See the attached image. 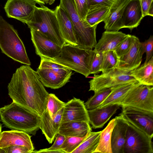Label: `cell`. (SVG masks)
<instances>
[{
  "mask_svg": "<svg viewBox=\"0 0 153 153\" xmlns=\"http://www.w3.org/2000/svg\"><path fill=\"white\" fill-rule=\"evenodd\" d=\"M8 94L14 101L40 117L46 109L49 93L36 71L27 65L18 68L9 83Z\"/></svg>",
  "mask_w": 153,
  "mask_h": 153,
  "instance_id": "obj_1",
  "label": "cell"
},
{
  "mask_svg": "<svg viewBox=\"0 0 153 153\" xmlns=\"http://www.w3.org/2000/svg\"><path fill=\"white\" fill-rule=\"evenodd\" d=\"M0 119L11 130L35 135L40 128L41 117L34 111L14 101L0 108Z\"/></svg>",
  "mask_w": 153,
  "mask_h": 153,
  "instance_id": "obj_2",
  "label": "cell"
},
{
  "mask_svg": "<svg viewBox=\"0 0 153 153\" xmlns=\"http://www.w3.org/2000/svg\"><path fill=\"white\" fill-rule=\"evenodd\" d=\"M94 51L65 43L59 54L53 59L56 63L87 77L90 74L91 61Z\"/></svg>",
  "mask_w": 153,
  "mask_h": 153,
  "instance_id": "obj_3",
  "label": "cell"
},
{
  "mask_svg": "<svg viewBox=\"0 0 153 153\" xmlns=\"http://www.w3.org/2000/svg\"><path fill=\"white\" fill-rule=\"evenodd\" d=\"M26 24L30 30L38 31L61 47L66 43L54 10L44 5L36 7L32 17Z\"/></svg>",
  "mask_w": 153,
  "mask_h": 153,
  "instance_id": "obj_4",
  "label": "cell"
},
{
  "mask_svg": "<svg viewBox=\"0 0 153 153\" xmlns=\"http://www.w3.org/2000/svg\"><path fill=\"white\" fill-rule=\"evenodd\" d=\"M0 48L3 53L15 61L31 65L25 45L17 31L1 16Z\"/></svg>",
  "mask_w": 153,
  "mask_h": 153,
  "instance_id": "obj_5",
  "label": "cell"
},
{
  "mask_svg": "<svg viewBox=\"0 0 153 153\" xmlns=\"http://www.w3.org/2000/svg\"><path fill=\"white\" fill-rule=\"evenodd\" d=\"M59 5L68 13L72 23L76 46L92 49L97 43L96 28L97 25L90 26L79 15L74 0H60Z\"/></svg>",
  "mask_w": 153,
  "mask_h": 153,
  "instance_id": "obj_6",
  "label": "cell"
},
{
  "mask_svg": "<svg viewBox=\"0 0 153 153\" xmlns=\"http://www.w3.org/2000/svg\"><path fill=\"white\" fill-rule=\"evenodd\" d=\"M40 58V64L36 71L45 87L57 89L69 81L72 75L71 70L49 58Z\"/></svg>",
  "mask_w": 153,
  "mask_h": 153,
  "instance_id": "obj_7",
  "label": "cell"
},
{
  "mask_svg": "<svg viewBox=\"0 0 153 153\" xmlns=\"http://www.w3.org/2000/svg\"><path fill=\"white\" fill-rule=\"evenodd\" d=\"M126 121L128 126L123 153H153L152 138Z\"/></svg>",
  "mask_w": 153,
  "mask_h": 153,
  "instance_id": "obj_8",
  "label": "cell"
},
{
  "mask_svg": "<svg viewBox=\"0 0 153 153\" xmlns=\"http://www.w3.org/2000/svg\"><path fill=\"white\" fill-rule=\"evenodd\" d=\"M94 75L93 78L89 82V91H93L94 93L120 84L137 81L130 75L129 72L117 69L100 75Z\"/></svg>",
  "mask_w": 153,
  "mask_h": 153,
  "instance_id": "obj_9",
  "label": "cell"
},
{
  "mask_svg": "<svg viewBox=\"0 0 153 153\" xmlns=\"http://www.w3.org/2000/svg\"><path fill=\"white\" fill-rule=\"evenodd\" d=\"M153 112V87L140 84L131 89L121 104Z\"/></svg>",
  "mask_w": 153,
  "mask_h": 153,
  "instance_id": "obj_10",
  "label": "cell"
},
{
  "mask_svg": "<svg viewBox=\"0 0 153 153\" xmlns=\"http://www.w3.org/2000/svg\"><path fill=\"white\" fill-rule=\"evenodd\" d=\"M120 114L137 128L150 137L153 136V112L126 106H121Z\"/></svg>",
  "mask_w": 153,
  "mask_h": 153,
  "instance_id": "obj_11",
  "label": "cell"
},
{
  "mask_svg": "<svg viewBox=\"0 0 153 153\" xmlns=\"http://www.w3.org/2000/svg\"><path fill=\"white\" fill-rule=\"evenodd\" d=\"M36 3L34 0H7L4 8L8 17L26 24L32 17Z\"/></svg>",
  "mask_w": 153,
  "mask_h": 153,
  "instance_id": "obj_12",
  "label": "cell"
},
{
  "mask_svg": "<svg viewBox=\"0 0 153 153\" xmlns=\"http://www.w3.org/2000/svg\"><path fill=\"white\" fill-rule=\"evenodd\" d=\"M30 30L31 39L37 55L51 59L59 55L61 47L38 31L33 29Z\"/></svg>",
  "mask_w": 153,
  "mask_h": 153,
  "instance_id": "obj_13",
  "label": "cell"
},
{
  "mask_svg": "<svg viewBox=\"0 0 153 153\" xmlns=\"http://www.w3.org/2000/svg\"><path fill=\"white\" fill-rule=\"evenodd\" d=\"M144 53L142 43L136 37L128 51L118 59L116 69L129 72L139 67Z\"/></svg>",
  "mask_w": 153,
  "mask_h": 153,
  "instance_id": "obj_14",
  "label": "cell"
},
{
  "mask_svg": "<svg viewBox=\"0 0 153 153\" xmlns=\"http://www.w3.org/2000/svg\"><path fill=\"white\" fill-rule=\"evenodd\" d=\"M71 121H84L89 123L88 110L83 101L74 98L65 103L61 123Z\"/></svg>",
  "mask_w": 153,
  "mask_h": 153,
  "instance_id": "obj_15",
  "label": "cell"
},
{
  "mask_svg": "<svg viewBox=\"0 0 153 153\" xmlns=\"http://www.w3.org/2000/svg\"><path fill=\"white\" fill-rule=\"evenodd\" d=\"M130 0H114L104 21L105 31H118L124 28L122 16L124 8Z\"/></svg>",
  "mask_w": 153,
  "mask_h": 153,
  "instance_id": "obj_16",
  "label": "cell"
},
{
  "mask_svg": "<svg viewBox=\"0 0 153 153\" xmlns=\"http://www.w3.org/2000/svg\"><path fill=\"white\" fill-rule=\"evenodd\" d=\"M13 145H20L27 147L32 153L34 147L28 134L15 130L4 131L0 134V148Z\"/></svg>",
  "mask_w": 153,
  "mask_h": 153,
  "instance_id": "obj_17",
  "label": "cell"
},
{
  "mask_svg": "<svg viewBox=\"0 0 153 153\" xmlns=\"http://www.w3.org/2000/svg\"><path fill=\"white\" fill-rule=\"evenodd\" d=\"M63 108L53 117L45 110L41 116L40 129L49 143L53 142L59 131L60 124Z\"/></svg>",
  "mask_w": 153,
  "mask_h": 153,
  "instance_id": "obj_18",
  "label": "cell"
},
{
  "mask_svg": "<svg viewBox=\"0 0 153 153\" xmlns=\"http://www.w3.org/2000/svg\"><path fill=\"white\" fill-rule=\"evenodd\" d=\"M143 18L140 0H130L125 6L122 16L124 28L131 31L139 25Z\"/></svg>",
  "mask_w": 153,
  "mask_h": 153,
  "instance_id": "obj_19",
  "label": "cell"
},
{
  "mask_svg": "<svg viewBox=\"0 0 153 153\" xmlns=\"http://www.w3.org/2000/svg\"><path fill=\"white\" fill-rule=\"evenodd\" d=\"M120 107V105L116 104L88 110L89 123L92 128H102Z\"/></svg>",
  "mask_w": 153,
  "mask_h": 153,
  "instance_id": "obj_20",
  "label": "cell"
},
{
  "mask_svg": "<svg viewBox=\"0 0 153 153\" xmlns=\"http://www.w3.org/2000/svg\"><path fill=\"white\" fill-rule=\"evenodd\" d=\"M115 118L116 122L111 136L112 153H123L128 124L126 120L120 114Z\"/></svg>",
  "mask_w": 153,
  "mask_h": 153,
  "instance_id": "obj_21",
  "label": "cell"
},
{
  "mask_svg": "<svg viewBox=\"0 0 153 153\" xmlns=\"http://www.w3.org/2000/svg\"><path fill=\"white\" fill-rule=\"evenodd\" d=\"M127 35L121 31L105 30L96 43L94 50L101 53L114 51Z\"/></svg>",
  "mask_w": 153,
  "mask_h": 153,
  "instance_id": "obj_22",
  "label": "cell"
},
{
  "mask_svg": "<svg viewBox=\"0 0 153 153\" xmlns=\"http://www.w3.org/2000/svg\"><path fill=\"white\" fill-rule=\"evenodd\" d=\"M56 15L61 32L66 43L77 46L73 25L67 12L59 5L54 10Z\"/></svg>",
  "mask_w": 153,
  "mask_h": 153,
  "instance_id": "obj_23",
  "label": "cell"
},
{
  "mask_svg": "<svg viewBox=\"0 0 153 153\" xmlns=\"http://www.w3.org/2000/svg\"><path fill=\"white\" fill-rule=\"evenodd\" d=\"M140 84L137 81H136L120 84L110 88L111 91L110 94L97 108L116 104L121 106L130 91Z\"/></svg>",
  "mask_w": 153,
  "mask_h": 153,
  "instance_id": "obj_24",
  "label": "cell"
},
{
  "mask_svg": "<svg viewBox=\"0 0 153 153\" xmlns=\"http://www.w3.org/2000/svg\"><path fill=\"white\" fill-rule=\"evenodd\" d=\"M91 131L89 123L84 121H71L61 123L58 133L65 137H82Z\"/></svg>",
  "mask_w": 153,
  "mask_h": 153,
  "instance_id": "obj_25",
  "label": "cell"
},
{
  "mask_svg": "<svg viewBox=\"0 0 153 153\" xmlns=\"http://www.w3.org/2000/svg\"><path fill=\"white\" fill-rule=\"evenodd\" d=\"M130 75L141 85H153V56L146 63L129 72Z\"/></svg>",
  "mask_w": 153,
  "mask_h": 153,
  "instance_id": "obj_26",
  "label": "cell"
},
{
  "mask_svg": "<svg viewBox=\"0 0 153 153\" xmlns=\"http://www.w3.org/2000/svg\"><path fill=\"white\" fill-rule=\"evenodd\" d=\"M116 122V119L115 117L111 120L105 128L101 131L99 143L94 153H112L111 136Z\"/></svg>",
  "mask_w": 153,
  "mask_h": 153,
  "instance_id": "obj_27",
  "label": "cell"
},
{
  "mask_svg": "<svg viewBox=\"0 0 153 153\" xmlns=\"http://www.w3.org/2000/svg\"><path fill=\"white\" fill-rule=\"evenodd\" d=\"M110 7L96 5L89 7L85 20L91 26L104 22L109 13Z\"/></svg>",
  "mask_w": 153,
  "mask_h": 153,
  "instance_id": "obj_28",
  "label": "cell"
},
{
  "mask_svg": "<svg viewBox=\"0 0 153 153\" xmlns=\"http://www.w3.org/2000/svg\"><path fill=\"white\" fill-rule=\"evenodd\" d=\"M101 131H91L72 153H94L98 145Z\"/></svg>",
  "mask_w": 153,
  "mask_h": 153,
  "instance_id": "obj_29",
  "label": "cell"
},
{
  "mask_svg": "<svg viewBox=\"0 0 153 153\" xmlns=\"http://www.w3.org/2000/svg\"><path fill=\"white\" fill-rule=\"evenodd\" d=\"M102 53L101 68L102 73H105L116 69L119 58L114 51H106Z\"/></svg>",
  "mask_w": 153,
  "mask_h": 153,
  "instance_id": "obj_30",
  "label": "cell"
},
{
  "mask_svg": "<svg viewBox=\"0 0 153 153\" xmlns=\"http://www.w3.org/2000/svg\"><path fill=\"white\" fill-rule=\"evenodd\" d=\"M111 91V89L110 88L104 89L94 92V94L85 103L87 110L97 108L107 98Z\"/></svg>",
  "mask_w": 153,
  "mask_h": 153,
  "instance_id": "obj_31",
  "label": "cell"
},
{
  "mask_svg": "<svg viewBox=\"0 0 153 153\" xmlns=\"http://www.w3.org/2000/svg\"><path fill=\"white\" fill-rule=\"evenodd\" d=\"M65 102L60 100L54 94H49L47 102L46 109L50 115L53 118L63 107Z\"/></svg>",
  "mask_w": 153,
  "mask_h": 153,
  "instance_id": "obj_32",
  "label": "cell"
},
{
  "mask_svg": "<svg viewBox=\"0 0 153 153\" xmlns=\"http://www.w3.org/2000/svg\"><path fill=\"white\" fill-rule=\"evenodd\" d=\"M87 134L82 137H65V140L60 149H62L65 153H72L82 143Z\"/></svg>",
  "mask_w": 153,
  "mask_h": 153,
  "instance_id": "obj_33",
  "label": "cell"
},
{
  "mask_svg": "<svg viewBox=\"0 0 153 153\" xmlns=\"http://www.w3.org/2000/svg\"><path fill=\"white\" fill-rule=\"evenodd\" d=\"M136 37L134 35L128 34L127 36L114 51L118 58L128 51L134 42Z\"/></svg>",
  "mask_w": 153,
  "mask_h": 153,
  "instance_id": "obj_34",
  "label": "cell"
},
{
  "mask_svg": "<svg viewBox=\"0 0 153 153\" xmlns=\"http://www.w3.org/2000/svg\"><path fill=\"white\" fill-rule=\"evenodd\" d=\"M102 58V53L96 52L94 51L91 64L90 74H97L101 72Z\"/></svg>",
  "mask_w": 153,
  "mask_h": 153,
  "instance_id": "obj_35",
  "label": "cell"
},
{
  "mask_svg": "<svg viewBox=\"0 0 153 153\" xmlns=\"http://www.w3.org/2000/svg\"><path fill=\"white\" fill-rule=\"evenodd\" d=\"M78 14L82 19L85 20L89 9L88 0H74Z\"/></svg>",
  "mask_w": 153,
  "mask_h": 153,
  "instance_id": "obj_36",
  "label": "cell"
},
{
  "mask_svg": "<svg viewBox=\"0 0 153 153\" xmlns=\"http://www.w3.org/2000/svg\"><path fill=\"white\" fill-rule=\"evenodd\" d=\"M144 52L146 53L144 63H147L153 56V36L151 35L148 39L141 42Z\"/></svg>",
  "mask_w": 153,
  "mask_h": 153,
  "instance_id": "obj_37",
  "label": "cell"
},
{
  "mask_svg": "<svg viewBox=\"0 0 153 153\" xmlns=\"http://www.w3.org/2000/svg\"><path fill=\"white\" fill-rule=\"evenodd\" d=\"M31 153L26 147L20 145H13L0 148V153Z\"/></svg>",
  "mask_w": 153,
  "mask_h": 153,
  "instance_id": "obj_38",
  "label": "cell"
},
{
  "mask_svg": "<svg viewBox=\"0 0 153 153\" xmlns=\"http://www.w3.org/2000/svg\"><path fill=\"white\" fill-rule=\"evenodd\" d=\"M55 138V140L52 145L50 147L48 148L51 150H58L60 149L65 139V137L62 134L57 133Z\"/></svg>",
  "mask_w": 153,
  "mask_h": 153,
  "instance_id": "obj_39",
  "label": "cell"
},
{
  "mask_svg": "<svg viewBox=\"0 0 153 153\" xmlns=\"http://www.w3.org/2000/svg\"><path fill=\"white\" fill-rule=\"evenodd\" d=\"M89 7L96 5H100L110 7L114 0H88Z\"/></svg>",
  "mask_w": 153,
  "mask_h": 153,
  "instance_id": "obj_40",
  "label": "cell"
},
{
  "mask_svg": "<svg viewBox=\"0 0 153 153\" xmlns=\"http://www.w3.org/2000/svg\"><path fill=\"white\" fill-rule=\"evenodd\" d=\"M143 17L148 16V11L153 0H140Z\"/></svg>",
  "mask_w": 153,
  "mask_h": 153,
  "instance_id": "obj_41",
  "label": "cell"
},
{
  "mask_svg": "<svg viewBox=\"0 0 153 153\" xmlns=\"http://www.w3.org/2000/svg\"><path fill=\"white\" fill-rule=\"evenodd\" d=\"M32 153H65V152L62 149L51 150L48 148L41 149L38 151H33Z\"/></svg>",
  "mask_w": 153,
  "mask_h": 153,
  "instance_id": "obj_42",
  "label": "cell"
},
{
  "mask_svg": "<svg viewBox=\"0 0 153 153\" xmlns=\"http://www.w3.org/2000/svg\"><path fill=\"white\" fill-rule=\"evenodd\" d=\"M148 16H153V4L152 3L150 7L148 13Z\"/></svg>",
  "mask_w": 153,
  "mask_h": 153,
  "instance_id": "obj_43",
  "label": "cell"
},
{
  "mask_svg": "<svg viewBox=\"0 0 153 153\" xmlns=\"http://www.w3.org/2000/svg\"><path fill=\"white\" fill-rule=\"evenodd\" d=\"M40 6V7L43 6L45 4L44 0H34Z\"/></svg>",
  "mask_w": 153,
  "mask_h": 153,
  "instance_id": "obj_44",
  "label": "cell"
},
{
  "mask_svg": "<svg viewBox=\"0 0 153 153\" xmlns=\"http://www.w3.org/2000/svg\"><path fill=\"white\" fill-rule=\"evenodd\" d=\"M45 4L51 5L53 4L56 0H44Z\"/></svg>",
  "mask_w": 153,
  "mask_h": 153,
  "instance_id": "obj_45",
  "label": "cell"
},
{
  "mask_svg": "<svg viewBox=\"0 0 153 153\" xmlns=\"http://www.w3.org/2000/svg\"><path fill=\"white\" fill-rule=\"evenodd\" d=\"M2 127V125L1 123H0V134L1 132Z\"/></svg>",
  "mask_w": 153,
  "mask_h": 153,
  "instance_id": "obj_46",
  "label": "cell"
}]
</instances>
